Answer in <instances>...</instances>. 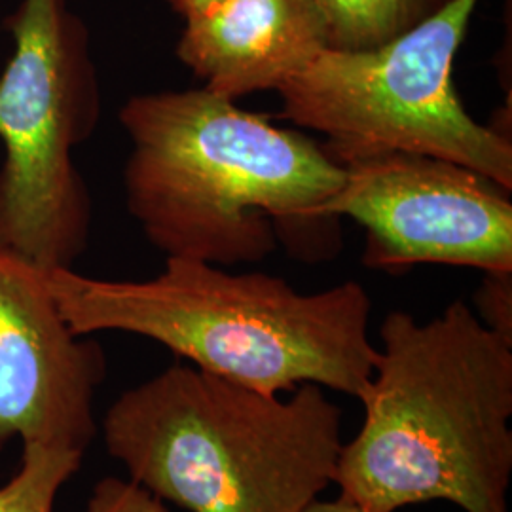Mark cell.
<instances>
[{"label": "cell", "instance_id": "9", "mask_svg": "<svg viewBox=\"0 0 512 512\" xmlns=\"http://www.w3.org/2000/svg\"><path fill=\"white\" fill-rule=\"evenodd\" d=\"M327 48L317 0H222L184 19L177 57L207 92L238 101L275 92Z\"/></svg>", "mask_w": 512, "mask_h": 512}, {"label": "cell", "instance_id": "13", "mask_svg": "<svg viewBox=\"0 0 512 512\" xmlns=\"http://www.w3.org/2000/svg\"><path fill=\"white\" fill-rule=\"evenodd\" d=\"M88 512H167L160 497L133 480L103 478L93 488Z\"/></svg>", "mask_w": 512, "mask_h": 512}, {"label": "cell", "instance_id": "3", "mask_svg": "<svg viewBox=\"0 0 512 512\" xmlns=\"http://www.w3.org/2000/svg\"><path fill=\"white\" fill-rule=\"evenodd\" d=\"M46 283L74 334L145 336L207 374L268 395L313 384L361 401L378 361L368 336L372 300L357 281L306 294L275 275L167 258L164 272L145 281L55 268Z\"/></svg>", "mask_w": 512, "mask_h": 512}, {"label": "cell", "instance_id": "12", "mask_svg": "<svg viewBox=\"0 0 512 512\" xmlns=\"http://www.w3.org/2000/svg\"><path fill=\"white\" fill-rule=\"evenodd\" d=\"M478 319L512 342V272H488L475 294Z\"/></svg>", "mask_w": 512, "mask_h": 512}, {"label": "cell", "instance_id": "1", "mask_svg": "<svg viewBox=\"0 0 512 512\" xmlns=\"http://www.w3.org/2000/svg\"><path fill=\"white\" fill-rule=\"evenodd\" d=\"M334 484L366 511L448 501L463 512H509L512 342L454 300L420 323L391 311Z\"/></svg>", "mask_w": 512, "mask_h": 512}, {"label": "cell", "instance_id": "10", "mask_svg": "<svg viewBox=\"0 0 512 512\" xmlns=\"http://www.w3.org/2000/svg\"><path fill=\"white\" fill-rule=\"evenodd\" d=\"M448 0H317L332 50L380 46L429 18Z\"/></svg>", "mask_w": 512, "mask_h": 512}, {"label": "cell", "instance_id": "5", "mask_svg": "<svg viewBox=\"0 0 512 512\" xmlns=\"http://www.w3.org/2000/svg\"><path fill=\"white\" fill-rule=\"evenodd\" d=\"M480 0H448L380 46L327 48L285 80L281 118L325 135L340 165L385 152L465 165L512 190L511 137L476 122L454 86V63Z\"/></svg>", "mask_w": 512, "mask_h": 512}, {"label": "cell", "instance_id": "15", "mask_svg": "<svg viewBox=\"0 0 512 512\" xmlns=\"http://www.w3.org/2000/svg\"><path fill=\"white\" fill-rule=\"evenodd\" d=\"M173 12H177L181 18H192L203 10L211 8L213 4H219L222 0H165Z\"/></svg>", "mask_w": 512, "mask_h": 512}, {"label": "cell", "instance_id": "8", "mask_svg": "<svg viewBox=\"0 0 512 512\" xmlns=\"http://www.w3.org/2000/svg\"><path fill=\"white\" fill-rule=\"evenodd\" d=\"M105 372L101 348L63 319L46 270L0 247V450L21 437L84 452Z\"/></svg>", "mask_w": 512, "mask_h": 512}, {"label": "cell", "instance_id": "6", "mask_svg": "<svg viewBox=\"0 0 512 512\" xmlns=\"http://www.w3.org/2000/svg\"><path fill=\"white\" fill-rule=\"evenodd\" d=\"M4 27L14 50L0 74V247L42 270L73 268L92 228L74 165L99 118L88 33L67 0H21Z\"/></svg>", "mask_w": 512, "mask_h": 512}, {"label": "cell", "instance_id": "7", "mask_svg": "<svg viewBox=\"0 0 512 512\" xmlns=\"http://www.w3.org/2000/svg\"><path fill=\"white\" fill-rule=\"evenodd\" d=\"M344 169V183L319 215L365 228L366 268L512 272L511 190L465 165L410 152L368 156Z\"/></svg>", "mask_w": 512, "mask_h": 512}, {"label": "cell", "instance_id": "4", "mask_svg": "<svg viewBox=\"0 0 512 512\" xmlns=\"http://www.w3.org/2000/svg\"><path fill=\"white\" fill-rule=\"evenodd\" d=\"M103 429L133 482L188 512H304L344 446L323 387L281 401L181 363L122 393Z\"/></svg>", "mask_w": 512, "mask_h": 512}, {"label": "cell", "instance_id": "11", "mask_svg": "<svg viewBox=\"0 0 512 512\" xmlns=\"http://www.w3.org/2000/svg\"><path fill=\"white\" fill-rule=\"evenodd\" d=\"M84 452L31 442L23 467L2 490L0 512H54L59 488L80 469Z\"/></svg>", "mask_w": 512, "mask_h": 512}, {"label": "cell", "instance_id": "2", "mask_svg": "<svg viewBox=\"0 0 512 512\" xmlns=\"http://www.w3.org/2000/svg\"><path fill=\"white\" fill-rule=\"evenodd\" d=\"M118 118L128 211L167 258L260 262L344 183L319 143L205 88L135 95Z\"/></svg>", "mask_w": 512, "mask_h": 512}, {"label": "cell", "instance_id": "14", "mask_svg": "<svg viewBox=\"0 0 512 512\" xmlns=\"http://www.w3.org/2000/svg\"><path fill=\"white\" fill-rule=\"evenodd\" d=\"M304 512H372L366 511L355 501H351L344 495H338L336 499H317Z\"/></svg>", "mask_w": 512, "mask_h": 512}]
</instances>
